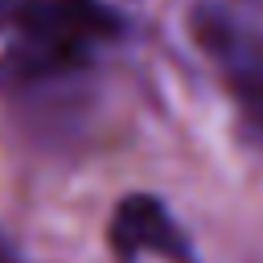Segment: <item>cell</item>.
Wrapping results in <instances>:
<instances>
[{"instance_id":"6da1fadb","label":"cell","mask_w":263,"mask_h":263,"mask_svg":"<svg viewBox=\"0 0 263 263\" xmlns=\"http://www.w3.org/2000/svg\"><path fill=\"white\" fill-rule=\"evenodd\" d=\"M16 29L21 37L4 58V78L33 82L82 66L90 49L123 33V16L103 0H25Z\"/></svg>"},{"instance_id":"7a4b0ae2","label":"cell","mask_w":263,"mask_h":263,"mask_svg":"<svg viewBox=\"0 0 263 263\" xmlns=\"http://www.w3.org/2000/svg\"><path fill=\"white\" fill-rule=\"evenodd\" d=\"M189 29L197 49L218 70L226 95L234 99L247 132L263 140V29L218 4H201Z\"/></svg>"},{"instance_id":"3957f363","label":"cell","mask_w":263,"mask_h":263,"mask_svg":"<svg viewBox=\"0 0 263 263\" xmlns=\"http://www.w3.org/2000/svg\"><path fill=\"white\" fill-rule=\"evenodd\" d=\"M107 242L123 263H132L140 255H160L168 263H193V247H189L185 230L164 210V201L152 193H127L115 205L111 226H107Z\"/></svg>"},{"instance_id":"277c9868","label":"cell","mask_w":263,"mask_h":263,"mask_svg":"<svg viewBox=\"0 0 263 263\" xmlns=\"http://www.w3.org/2000/svg\"><path fill=\"white\" fill-rule=\"evenodd\" d=\"M21 4H25V0H0V16H8V12L16 16V8H21Z\"/></svg>"},{"instance_id":"5b68a950","label":"cell","mask_w":263,"mask_h":263,"mask_svg":"<svg viewBox=\"0 0 263 263\" xmlns=\"http://www.w3.org/2000/svg\"><path fill=\"white\" fill-rule=\"evenodd\" d=\"M0 263H16V259H12V255H8L4 247H0Z\"/></svg>"}]
</instances>
